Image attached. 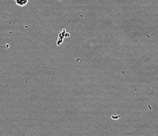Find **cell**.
Here are the masks:
<instances>
[{
  "instance_id": "6da1fadb",
  "label": "cell",
  "mask_w": 158,
  "mask_h": 136,
  "mask_svg": "<svg viewBox=\"0 0 158 136\" xmlns=\"http://www.w3.org/2000/svg\"><path fill=\"white\" fill-rule=\"evenodd\" d=\"M15 3L20 6H24L28 2V0H14Z\"/></svg>"
}]
</instances>
